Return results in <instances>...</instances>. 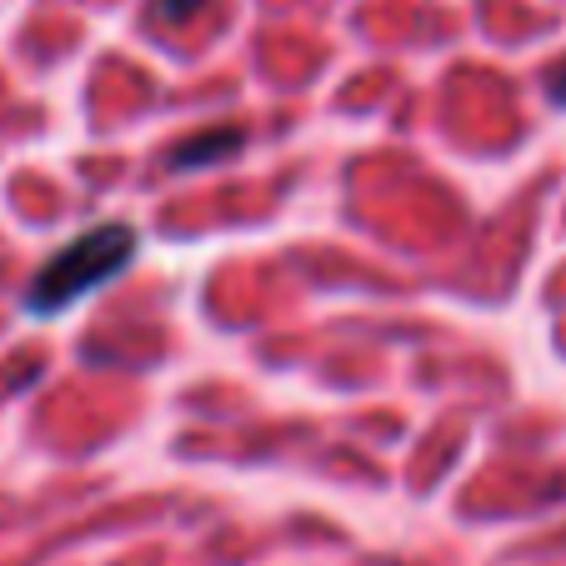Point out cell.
Listing matches in <instances>:
<instances>
[{
    "label": "cell",
    "instance_id": "4",
    "mask_svg": "<svg viewBox=\"0 0 566 566\" xmlns=\"http://www.w3.org/2000/svg\"><path fill=\"white\" fill-rule=\"evenodd\" d=\"M546 91H552L556 106H566V61L552 65V75H546Z\"/></svg>",
    "mask_w": 566,
    "mask_h": 566
},
{
    "label": "cell",
    "instance_id": "3",
    "mask_svg": "<svg viewBox=\"0 0 566 566\" xmlns=\"http://www.w3.org/2000/svg\"><path fill=\"white\" fill-rule=\"evenodd\" d=\"M206 0H156V6H150V15H156V21H191L196 11H201Z\"/></svg>",
    "mask_w": 566,
    "mask_h": 566
},
{
    "label": "cell",
    "instance_id": "1",
    "mask_svg": "<svg viewBox=\"0 0 566 566\" xmlns=\"http://www.w3.org/2000/svg\"><path fill=\"white\" fill-rule=\"evenodd\" d=\"M130 261H136V226L126 221L91 226L35 271L31 291H25V311L31 316H61L65 306H75L81 296L106 286L116 271H126Z\"/></svg>",
    "mask_w": 566,
    "mask_h": 566
},
{
    "label": "cell",
    "instance_id": "2",
    "mask_svg": "<svg viewBox=\"0 0 566 566\" xmlns=\"http://www.w3.org/2000/svg\"><path fill=\"white\" fill-rule=\"evenodd\" d=\"M241 146V130L231 126H216V130H201V136L181 140V146L171 150V171H191V166H211V160L231 156V150Z\"/></svg>",
    "mask_w": 566,
    "mask_h": 566
}]
</instances>
